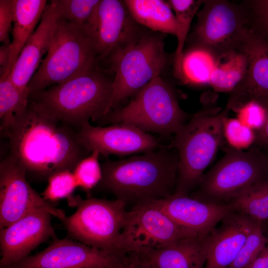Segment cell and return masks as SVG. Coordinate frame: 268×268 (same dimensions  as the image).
<instances>
[{
    "instance_id": "27",
    "label": "cell",
    "mask_w": 268,
    "mask_h": 268,
    "mask_svg": "<svg viewBox=\"0 0 268 268\" xmlns=\"http://www.w3.org/2000/svg\"><path fill=\"white\" fill-rule=\"evenodd\" d=\"M101 0H52L59 18L84 30L92 38L96 30Z\"/></svg>"
},
{
    "instance_id": "32",
    "label": "cell",
    "mask_w": 268,
    "mask_h": 268,
    "mask_svg": "<svg viewBox=\"0 0 268 268\" xmlns=\"http://www.w3.org/2000/svg\"><path fill=\"white\" fill-rule=\"evenodd\" d=\"M224 141L228 147L236 150H246L252 146L255 139V131L237 118L227 117L224 122Z\"/></svg>"
},
{
    "instance_id": "21",
    "label": "cell",
    "mask_w": 268,
    "mask_h": 268,
    "mask_svg": "<svg viewBox=\"0 0 268 268\" xmlns=\"http://www.w3.org/2000/svg\"><path fill=\"white\" fill-rule=\"evenodd\" d=\"M210 232L185 237L166 247L137 253L152 268H205Z\"/></svg>"
},
{
    "instance_id": "35",
    "label": "cell",
    "mask_w": 268,
    "mask_h": 268,
    "mask_svg": "<svg viewBox=\"0 0 268 268\" xmlns=\"http://www.w3.org/2000/svg\"><path fill=\"white\" fill-rule=\"evenodd\" d=\"M235 112L237 113V118L255 132L258 130L264 123V109L255 99L243 104Z\"/></svg>"
},
{
    "instance_id": "30",
    "label": "cell",
    "mask_w": 268,
    "mask_h": 268,
    "mask_svg": "<svg viewBox=\"0 0 268 268\" xmlns=\"http://www.w3.org/2000/svg\"><path fill=\"white\" fill-rule=\"evenodd\" d=\"M99 155L97 151L91 152L79 161L72 171L78 187L85 192H89L101 180L102 170L99 162Z\"/></svg>"
},
{
    "instance_id": "5",
    "label": "cell",
    "mask_w": 268,
    "mask_h": 268,
    "mask_svg": "<svg viewBox=\"0 0 268 268\" xmlns=\"http://www.w3.org/2000/svg\"><path fill=\"white\" fill-rule=\"evenodd\" d=\"M99 61L93 38L58 17L46 55L28 85L30 95L98 68Z\"/></svg>"
},
{
    "instance_id": "14",
    "label": "cell",
    "mask_w": 268,
    "mask_h": 268,
    "mask_svg": "<svg viewBox=\"0 0 268 268\" xmlns=\"http://www.w3.org/2000/svg\"><path fill=\"white\" fill-rule=\"evenodd\" d=\"M52 216L49 211L39 209L0 229V268L18 263L41 244L57 238Z\"/></svg>"
},
{
    "instance_id": "36",
    "label": "cell",
    "mask_w": 268,
    "mask_h": 268,
    "mask_svg": "<svg viewBox=\"0 0 268 268\" xmlns=\"http://www.w3.org/2000/svg\"><path fill=\"white\" fill-rule=\"evenodd\" d=\"M13 0H0V41L3 44H10L9 32L13 21Z\"/></svg>"
},
{
    "instance_id": "12",
    "label": "cell",
    "mask_w": 268,
    "mask_h": 268,
    "mask_svg": "<svg viewBox=\"0 0 268 268\" xmlns=\"http://www.w3.org/2000/svg\"><path fill=\"white\" fill-rule=\"evenodd\" d=\"M27 172L12 155L0 164V229L4 228L32 211L44 209L61 221L65 212L45 200L30 185Z\"/></svg>"
},
{
    "instance_id": "17",
    "label": "cell",
    "mask_w": 268,
    "mask_h": 268,
    "mask_svg": "<svg viewBox=\"0 0 268 268\" xmlns=\"http://www.w3.org/2000/svg\"><path fill=\"white\" fill-rule=\"evenodd\" d=\"M142 30L132 17L124 0H101L93 37L99 61L109 57Z\"/></svg>"
},
{
    "instance_id": "20",
    "label": "cell",
    "mask_w": 268,
    "mask_h": 268,
    "mask_svg": "<svg viewBox=\"0 0 268 268\" xmlns=\"http://www.w3.org/2000/svg\"><path fill=\"white\" fill-rule=\"evenodd\" d=\"M59 16L50 1L46 6L40 23L30 36L8 76L12 82L23 91H29L28 85L39 68L43 56L47 54Z\"/></svg>"
},
{
    "instance_id": "39",
    "label": "cell",
    "mask_w": 268,
    "mask_h": 268,
    "mask_svg": "<svg viewBox=\"0 0 268 268\" xmlns=\"http://www.w3.org/2000/svg\"><path fill=\"white\" fill-rule=\"evenodd\" d=\"M10 44H2L0 47V76L3 75L7 68L10 59Z\"/></svg>"
},
{
    "instance_id": "31",
    "label": "cell",
    "mask_w": 268,
    "mask_h": 268,
    "mask_svg": "<svg viewBox=\"0 0 268 268\" xmlns=\"http://www.w3.org/2000/svg\"><path fill=\"white\" fill-rule=\"evenodd\" d=\"M48 181L41 196L49 202L68 199L78 187L73 173L70 170L55 172L48 178Z\"/></svg>"
},
{
    "instance_id": "2",
    "label": "cell",
    "mask_w": 268,
    "mask_h": 268,
    "mask_svg": "<svg viewBox=\"0 0 268 268\" xmlns=\"http://www.w3.org/2000/svg\"><path fill=\"white\" fill-rule=\"evenodd\" d=\"M179 164L177 149H158L101 165L102 177L96 187L123 201L135 205L173 195L176 187Z\"/></svg>"
},
{
    "instance_id": "29",
    "label": "cell",
    "mask_w": 268,
    "mask_h": 268,
    "mask_svg": "<svg viewBox=\"0 0 268 268\" xmlns=\"http://www.w3.org/2000/svg\"><path fill=\"white\" fill-rule=\"evenodd\" d=\"M216 63V59L208 52L189 48L184 52L183 57L182 82L192 84H208Z\"/></svg>"
},
{
    "instance_id": "15",
    "label": "cell",
    "mask_w": 268,
    "mask_h": 268,
    "mask_svg": "<svg viewBox=\"0 0 268 268\" xmlns=\"http://www.w3.org/2000/svg\"><path fill=\"white\" fill-rule=\"evenodd\" d=\"M236 49L245 54L248 65L244 77L230 92L226 107L234 111L250 100L268 96V40L247 25Z\"/></svg>"
},
{
    "instance_id": "8",
    "label": "cell",
    "mask_w": 268,
    "mask_h": 268,
    "mask_svg": "<svg viewBox=\"0 0 268 268\" xmlns=\"http://www.w3.org/2000/svg\"><path fill=\"white\" fill-rule=\"evenodd\" d=\"M67 201L76 207L62 221L71 239L111 253H122L121 234L128 211L123 201L83 200L73 195Z\"/></svg>"
},
{
    "instance_id": "16",
    "label": "cell",
    "mask_w": 268,
    "mask_h": 268,
    "mask_svg": "<svg viewBox=\"0 0 268 268\" xmlns=\"http://www.w3.org/2000/svg\"><path fill=\"white\" fill-rule=\"evenodd\" d=\"M116 254L57 238L43 251L6 268H111Z\"/></svg>"
},
{
    "instance_id": "6",
    "label": "cell",
    "mask_w": 268,
    "mask_h": 268,
    "mask_svg": "<svg viewBox=\"0 0 268 268\" xmlns=\"http://www.w3.org/2000/svg\"><path fill=\"white\" fill-rule=\"evenodd\" d=\"M163 34L142 30L109 56L115 76L106 115L121 101L136 94L152 79L161 76L168 63Z\"/></svg>"
},
{
    "instance_id": "11",
    "label": "cell",
    "mask_w": 268,
    "mask_h": 268,
    "mask_svg": "<svg viewBox=\"0 0 268 268\" xmlns=\"http://www.w3.org/2000/svg\"><path fill=\"white\" fill-rule=\"evenodd\" d=\"M198 234L176 223L152 202L140 203L127 211L122 253L159 249Z\"/></svg>"
},
{
    "instance_id": "33",
    "label": "cell",
    "mask_w": 268,
    "mask_h": 268,
    "mask_svg": "<svg viewBox=\"0 0 268 268\" xmlns=\"http://www.w3.org/2000/svg\"><path fill=\"white\" fill-rule=\"evenodd\" d=\"M261 222L249 234L236 259L228 268H248L268 243Z\"/></svg>"
},
{
    "instance_id": "18",
    "label": "cell",
    "mask_w": 268,
    "mask_h": 268,
    "mask_svg": "<svg viewBox=\"0 0 268 268\" xmlns=\"http://www.w3.org/2000/svg\"><path fill=\"white\" fill-rule=\"evenodd\" d=\"M151 202L176 223L199 234L211 232L233 210L230 205L176 194Z\"/></svg>"
},
{
    "instance_id": "3",
    "label": "cell",
    "mask_w": 268,
    "mask_h": 268,
    "mask_svg": "<svg viewBox=\"0 0 268 268\" xmlns=\"http://www.w3.org/2000/svg\"><path fill=\"white\" fill-rule=\"evenodd\" d=\"M113 78L99 68L30 95L35 108L72 127L100 121L106 115Z\"/></svg>"
},
{
    "instance_id": "40",
    "label": "cell",
    "mask_w": 268,
    "mask_h": 268,
    "mask_svg": "<svg viewBox=\"0 0 268 268\" xmlns=\"http://www.w3.org/2000/svg\"><path fill=\"white\" fill-rule=\"evenodd\" d=\"M248 268H268V245Z\"/></svg>"
},
{
    "instance_id": "22",
    "label": "cell",
    "mask_w": 268,
    "mask_h": 268,
    "mask_svg": "<svg viewBox=\"0 0 268 268\" xmlns=\"http://www.w3.org/2000/svg\"><path fill=\"white\" fill-rule=\"evenodd\" d=\"M47 4L45 0H13V26L9 62L5 73L0 78L9 75L24 46L41 20Z\"/></svg>"
},
{
    "instance_id": "41",
    "label": "cell",
    "mask_w": 268,
    "mask_h": 268,
    "mask_svg": "<svg viewBox=\"0 0 268 268\" xmlns=\"http://www.w3.org/2000/svg\"><path fill=\"white\" fill-rule=\"evenodd\" d=\"M263 150L268 155V148Z\"/></svg>"
},
{
    "instance_id": "37",
    "label": "cell",
    "mask_w": 268,
    "mask_h": 268,
    "mask_svg": "<svg viewBox=\"0 0 268 268\" xmlns=\"http://www.w3.org/2000/svg\"><path fill=\"white\" fill-rule=\"evenodd\" d=\"M111 268H152L134 252L117 253Z\"/></svg>"
},
{
    "instance_id": "26",
    "label": "cell",
    "mask_w": 268,
    "mask_h": 268,
    "mask_svg": "<svg viewBox=\"0 0 268 268\" xmlns=\"http://www.w3.org/2000/svg\"><path fill=\"white\" fill-rule=\"evenodd\" d=\"M166 1L172 9L176 20L175 36L177 45L174 57V75L182 81V60L185 43L188 38L193 19L204 0H168Z\"/></svg>"
},
{
    "instance_id": "19",
    "label": "cell",
    "mask_w": 268,
    "mask_h": 268,
    "mask_svg": "<svg viewBox=\"0 0 268 268\" xmlns=\"http://www.w3.org/2000/svg\"><path fill=\"white\" fill-rule=\"evenodd\" d=\"M211 231L205 268H228L260 221L233 210Z\"/></svg>"
},
{
    "instance_id": "9",
    "label": "cell",
    "mask_w": 268,
    "mask_h": 268,
    "mask_svg": "<svg viewBox=\"0 0 268 268\" xmlns=\"http://www.w3.org/2000/svg\"><path fill=\"white\" fill-rule=\"evenodd\" d=\"M225 154L205 174L192 197L209 201L232 199L253 185L268 183V155L253 145L246 150L227 147Z\"/></svg>"
},
{
    "instance_id": "1",
    "label": "cell",
    "mask_w": 268,
    "mask_h": 268,
    "mask_svg": "<svg viewBox=\"0 0 268 268\" xmlns=\"http://www.w3.org/2000/svg\"><path fill=\"white\" fill-rule=\"evenodd\" d=\"M73 127L29 104L8 135L10 155L27 173L48 179L55 172L73 171L88 156Z\"/></svg>"
},
{
    "instance_id": "7",
    "label": "cell",
    "mask_w": 268,
    "mask_h": 268,
    "mask_svg": "<svg viewBox=\"0 0 268 268\" xmlns=\"http://www.w3.org/2000/svg\"><path fill=\"white\" fill-rule=\"evenodd\" d=\"M187 117L173 88L159 76L142 88L127 106L112 110L100 121L130 124L167 136L176 134L186 123Z\"/></svg>"
},
{
    "instance_id": "13",
    "label": "cell",
    "mask_w": 268,
    "mask_h": 268,
    "mask_svg": "<svg viewBox=\"0 0 268 268\" xmlns=\"http://www.w3.org/2000/svg\"><path fill=\"white\" fill-rule=\"evenodd\" d=\"M77 137L88 152L96 150L106 157L144 153L159 147L158 140L152 135L124 123L95 127L87 122L79 128Z\"/></svg>"
},
{
    "instance_id": "4",
    "label": "cell",
    "mask_w": 268,
    "mask_h": 268,
    "mask_svg": "<svg viewBox=\"0 0 268 268\" xmlns=\"http://www.w3.org/2000/svg\"><path fill=\"white\" fill-rule=\"evenodd\" d=\"M229 111L226 107L203 108L176 133L172 145L178 151L179 164L174 194L188 196L198 185L225 143L223 125Z\"/></svg>"
},
{
    "instance_id": "23",
    "label": "cell",
    "mask_w": 268,
    "mask_h": 268,
    "mask_svg": "<svg viewBox=\"0 0 268 268\" xmlns=\"http://www.w3.org/2000/svg\"><path fill=\"white\" fill-rule=\"evenodd\" d=\"M124 1L132 17L138 24L154 32L175 36V15L166 0Z\"/></svg>"
},
{
    "instance_id": "34",
    "label": "cell",
    "mask_w": 268,
    "mask_h": 268,
    "mask_svg": "<svg viewBox=\"0 0 268 268\" xmlns=\"http://www.w3.org/2000/svg\"><path fill=\"white\" fill-rule=\"evenodd\" d=\"M247 12V25L268 40V0L242 1Z\"/></svg>"
},
{
    "instance_id": "28",
    "label": "cell",
    "mask_w": 268,
    "mask_h": 268,
    "mask_svg": "<svg viewBox=\"0 0 268 268\" xmlns=\"http://www.w3.org/2000/svg\"><path fill=\"white\" fill-rule=\"evenodd\" d=\"M233 210L261 221L268 218V183L251 186L232 198Z\"/></svg>"
},
{
    "instance_id": "24",
    "label": "cell",
    "mask_w": 268,
    "mask_h": 268,
    "mask_svg": "<svg viewBox=\"0 0 268 268\" xmlns=\"http://www.w3.org/2000/svg\"><path fill=\"white\" fill-rule=\"evenodd\" d=\"M30 93L17 87L9 76L0 78V129L7 137L26 111Z\"/></svg>"
},
{
    "instance_id": "38",
    "label": "cell",
    "mask_w": 268,
    "mask_h": 268,
    "mask_svg": "<svg viewBox=\"0 0 268 268\" xmlns=\"http://www.w3.org/2000/svg\"><path fill=\"white\" fill-rule=\"evenodd\" d=\"M263 108L265 120L262 127L255 131V139L253 145L259 146L262 150L268 148V96L255 99Z\"/></svg>"
},
{
    "instance_id": "25",
    "label": "cell",
    "mask_w": 268,
    "mask_h": 268,
    "mask_svg": "<svg viewBox=\"0 0 268 268\" xmlns=\"http://www.w3.org/2000/svg\"><path fill=\"white\" fill-rule=\"evenodd\" d=\"M247 65L242 51H231L216 60L208 84L216 91L230 92L244 77Z\"/></svg>"
},
{
    "instance_id": "10",
    "label": "cell",
    "mask_w": 268,
    "mask_h": 268,
    "mask_svg": "<svg viewBox=\"0 0 268 268\" xmlns=\"http://www.w3.org/2000/svg\"><path fill=\"white\" fill-rule=\"evenodd\" d=\"M197 22L189 39V48L204 50L216 60L236 50L248 24L242 1L206 0L197 13Z\"/></svg>"
}]
</instances>
